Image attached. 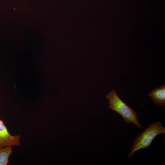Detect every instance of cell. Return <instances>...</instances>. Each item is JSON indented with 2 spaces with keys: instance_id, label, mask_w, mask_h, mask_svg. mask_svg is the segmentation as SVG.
<instances>
[{
  "instance_id": "obj_3",
  "label": "cell",
  "mask_w": 165,
  "mask_h": 165,
  "mask_svg": "<svg viewBox=\"0 0 165 165\" xmlns=\"http://www.w3.org/2000/svg\"><path fill=\"white\" fill-rule=\"evenodd\" d=\"M21 138L20 134H11L3 121L0 119V149L8 146L20 145L21 144Z\"/></svg>"
},
{
  "instance_id": "obj_2",
  "label": "cell",
  "mask_w": 165,
  "mask_h": 165,
  "mask_svg": "<svg viewBox=\"0 0 165 165\" xmlns=\"http://www.w3.org/2000/svg\"><path fill=\"white\" fill-rule=\"evenodd\" d=\"M106 97L109 101V108L119 114L127 123H132L138 128L142 129L136 112L118 97L115 90L109 92Z\"/></svg>"
},
{
  "instance_id": "obj_1",
  "label": "cell",
  "mask_w": 165,
  "mask_h": 165,
  "mask_svg": "<svg viewBox=\"0 0 165 165\" xmlns=\"http://www.w3.org/2000/svg\"><path fill=\"white\" fill-rule=\"evenodd\" d=\"M165 134V127L160 121L153 122L150 125L134 139L128 157H131L137 151L148 148L155 138L158 135Z\"/></svg>"
},
{
  "instance_id": "obj_4",
  "label": "cell",
  "mask_w": 165,
  "mask_h": 165,
  "mask_svg": "<svg viewBox=\"0 0 165 165\" xmlns=\"http://www.w3.org/2000/svg\"><path fill=\"white\" fill-rule=\"evenodd\" d=\"M154 102L159 105H165V85L156 88L148 94Z\"/></svg>"
},
{
  "instance_id": "obj_5",
  "label": "cell",
  "mask_w": 165,
  "mask_h": 165,
  "mask_svg": "<svg viewBox=\"0 0 165 165\" xmlns=\"http://www.w3.org/2000/svg\"><path fill=\"white\" fill-rule=\"evenodd\" d=\"M13 153L12 146H8L0 149V165H7L9 158Z\"/></svg>"
}]
</instances>
